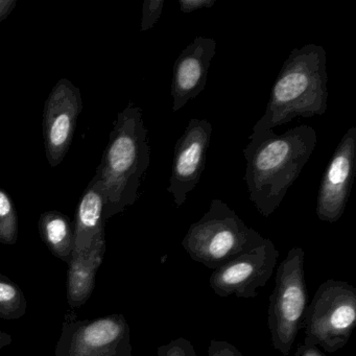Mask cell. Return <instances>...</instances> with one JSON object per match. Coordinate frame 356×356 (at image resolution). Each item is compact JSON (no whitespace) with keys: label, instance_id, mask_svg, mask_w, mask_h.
Masks as SVG:
<instances>
[{"label":"cell","instance_id":"cell-1","mask_svg":"<svg viewBox=\"0 0 356 356\" xmlns=\"http://www.w3.org/2000/svg\"><path fill=\"white\" fill-rule=\"evenodd\" d=\"M249 140L243 149L249 199L262 216L268 218L309 160L316 145V130L302 124L284 134L273 130L253 133Z\"/></svg>","mask_w":356,"mask_h":356},{"label":"cell","instance_id":"cell-2","mask_svg":"<svg viewBox=\"0 0 356 356\" xmlns=\"http://www.w3.org/2000/svg\"><path fill=\"white\" fill-rule=\"evenodd\" d=\"M149 158L151 149L143 112L134 104L129 103L114 122L101 164L95 172L105 195L106 222L137 201Z\"/></svg>","mask_w":356,"mask_h":356},{"label":"cell","instance_id":"cell-3","mask_svg":"<svg viewBox=\"0 0 356 356\" xmlns=\"http://www.w3.org/2000/svg\"><path fill=\"white\" fill-rule=\"evenodd\" d=\"M326 51L321 45L295 49L285 60L264 116L253 133L273 130L296 118L323 115L327 109Z\"/></svg>","mask_w":356,"mask_h":356},{"label":"cell","instance_id":"cell-4","mask_svg":"<svg viewBox=\"0 0 356 356\" xmlns=\"http://www.w3.org/2000/svg\"><path fill=\"white\" fill-rule=\"evenodd\" d=\"M264 241L226 203L213 199L201 220L189 227L182 247L191 259L216 270Z\"/></svg>","mask_w":356,"mask_h":356},{"label":"cell","instance_id":"cell-5","mask_svg":"<svg viewBox=\"0 0 356 356\" xmlns=\"http://www.w3.org/2000/svg\"><path fill=\"white\" fill-rule=\"evenodd\" d=\"M305 253L301 247L289 250L276 273L275 289L270 297L268 326L275 350L289 356L296 337L303 329L308 306L305 282Z\"/></svg>","mask_w":356,"mask_h":356},{"label":"cell","instance_id":"cell-6","mask_svg":"<svg viewBox=\"0 0 356 356\" xmlns=\"http://www.w3.org/2000/svg\"><path fill=\"white\" fill-rule=\"evenodd\" d=\"M355 325V287L328 279L318 286L306 309L304 345L318 346L333 353L347 345Z\"/></svg>","mask_w":356,"mask_h":356},{"label":"cell","instance_id":"cell-7","mask_svg":"<svg viewBox=\"0 0 356 356\" xmlns=\"http://www.w3.org/2000/svg\"><path fill=\"white\" fill-rule=\"evenodd\" d=\"M54 356H133L129 323L122 314L79 320L68 310Z\"/></svg>","mask_w":356,"mask_h":356},{"label":"cell","instance_id":"cell-8","mask_svg":"<svg viewBox=\"0 0 356 356\" xmlns=\"http://www.w3.org/2000/svg\"><path fill=\"white\" fill-rule=\"evenodd\" d=\"M279 251L270 239L213 270L209 284L218 297L253 299L273 276Z\"/></svg>","mask_w":356,"mask_h":356},{"label":"cell","instance_id":"cell-9","mask_svg":"<svg viewBox=\"0 0 356 356\" xmlns=\"http://www.w3.org/2000/svg\"><path fill=\"white\" fill-rule=\"evenodd\" d=\"M82 111L80 89L67 79H61L51 89L43 112L45 154L51 168H57L67 155Z\"/></svg>","mask_w":356,"mask_h":356},{"label":"cell","instance_id":"cell-10","mask_svg":"<svg viewBox=\"0 0 356 356\" xmlns=\"http://www.w3.org/2000/svg\"><path fill=\"white\" fill-rule=\"evenodd\" d=\"M356 172V127L339 141L325 170L316 199V216L322 222H337L343 216Z\"/></svg>","mask_w":356,"mask_h":356},{"label":"cell","instance_id":"cell-11","mask_svg":"<svg viewBox=\"0 0 356 356\" xmlns=\"http://www.w3.org/2000/svg\"><path fill=\"white\" fill-rule=\"evenodd\" d=\"M211 135L212 124L208 120L193 118L175 145L168 191L178 208L186 202L188 193L199 184L205 170L206 154Z\"/></svg>","mask_w":356,"mask_h":356},{"label":"cell","instance_id":"cell-12","mask_svg":"<svg viewBox=\"0 0 356 356\" xmlns=\"http://www.w3.org/2000/svg\"><path fill=\"white\" fill-rule=\"evenodd\" d=\"M216 53V41L199 36L179 55L172 72V112L183 109L205 89Z\"/></svg>","mask_w":356,"mask_h":356},{"label":"cell","instance_id":"cell-13","mask_svg":"<svg viewBox=\"0 0 356 356\" xmlns=\"http://www.w3.org/2000/svg\"><path fill=\"white\" fill-rule=\"evenodd\" d=\"M106 253L105 230L93 239L87 251L72 256L67 270V302L70 309L82 307L87 303L95 289L99 268Z\"/></svg>","mask_w":356,"mask_h":356},{"label":"cell","instance_id":"cell-14","mask_svg":"<svg viewBox=\"0 0 356 356\" xmlns=\"http://www.w3.org/2000/svg\"><path fill=\"white\" fill-rule=\"evenodd\" d=\"M105 195L97 175L85 189L74 216L72 256L87 251L95 237L105 230Z\"/></svg>","mask_w":356,"mask_h":356},{"label":"cell","instance_id":"cell-15","mask_svg":"<svg viewBox=\"0 0 356 356\" xmlns=\"http://www.w3.org/2000/svg\"><path fill=\"white\" fill-rule=\"evenodd\" d=\"M41 239L55 257L70 264L74 252V227L72 220L62 212L47 211L38 222Z\"/></svg>","mask_w":356,"mask_h":356},{"label":"cell","instance_id":"cell-16","mask_svg":"<svg viewBox=\"0 0 356 356\" xmlns=\"http://www.w3.org/2000/svg\"><path fill=\"white\" fill-rule=\"evenodd\" d=\"M28 301L19 285L0 274V318L18 320L26 314Z\"/></svg>","mask_w":356,"mask_h":356},{"label":"cell","instance_id":"cell-17","mask_svg":"<svg viewBox=\"0 0 356 356\" xmlns=\"http://www.w3.org/2000/svg\"><path fill=\"white\" fill-rule=\"evenodd\" d=\"M18 241V216L13 200L0 189V243L14 245Z\"/></svg>","mask_w":356,"mask_h":356},{"label":"cell","instance_id":"cell-18","mask_svg":"<svg viewBox=\"0 0 356 356\" xmlns=\"http://www.w3.org/2000/svg\"><path fill=\"white\" fill-rule=\"evenodd\" d=\"M164 0H145L140 32L151 30L157 24L163 12Z\"/></svg>","mask_w":356,"mask_h":356},{"label":"cell","instance_id":"cell-19","mask_svg":"<svg viewBox=\"0 0 356 356\" xmlns=\"http://www.w3.org/2000/svg\"><path fill=\"white\" fill-rule=\"evenodd\" d=\"M157 356H197L195 347L188 339L178 337L166 345L160 346Z\"/></svg>","mask_w":356,"mask_h":356},{"label":"cell","instance_id":"cell-20","mask_svg":"<svg viewBox=\"0 0 356 356\" xmlns=\"http://www.w3.org/2000/svg\"><path fill=\"white\" fill-rule=\"evenodd\" d=\"M208 356H243L232 343L226 341L212 339L208 348Z\"/></svg>","mask_w":356,"mask_h":356},{"label":"cell","instance_id":"cell-21","mask_svg":"<svg viewBox=\"0 0 356 356\" xmlns=\"http://www.w3.org/2000/svg\"><path fill=\"white\" fill-rule=\"evenodd\" d=\"M216 3V0H178L181 12L184 14L193 13L200 9H210Z\"/></svg>","mask_w":356,"mask_h":356},{"label":"cell","instance_id":"cell-22","mask_svg":"<svg viewBox=\"0 0 356 356\" xmlns=\"http://www.w3.org/2000/svg\"><path fill=\"white\" fill-rule=\"evenodd\" d=\"M295 356H327L318 346L300 345Z\"/></svg>","mask_w":356,"mask_h":356},{"label":"cell","instance_id":"cell-23","mask_svg":"<svg viewBox=\"0 0 356 356\" xmlns=\"http://www.w3.org/2000/svg\"><path fill=\"white\" fill-rule=\"evenodd\" d=\"M17 6L16 0H0V24L9 17Z\"/></svg>","mask_w":356,"mask_h":356},{"label":"cell","instance_id":"cell-24","mask_svg":"<svg viewBox=\"0 0 356 356\" xmlns=\"http://www.w3.org/2000/svg\"><path fill=\"white\" fill-rule=\"evenodd\" d=\"M13 339L9 333L5 332V331L0 330V349L7 347L10 343H12Z\"/></svg>","mask_w":356,"mask_h":356}]
</instances>
